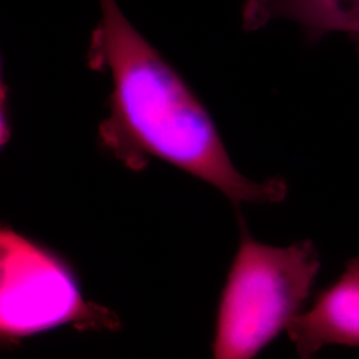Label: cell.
Listing matches in <instances>:
<instances>
[{
    "mask_svg": "<svg viewBox=\"0 0 359 359\" xmlns=\"http://www.w3.org/2000/svg\"><path fill=\"white\" fill-rule=\"evenodd\" d=\"M290 341L302 359L322 347H359V258L346 264L342 276L317 295L313 306L287 326Z\"/></svg>",
    "mask_w": 359,
    "mask_h": 359,
    "instance_id": "277c9868",
    "label": "cell"
},
{
    "mask_svg": "<svg viewBox=\"0 0 359 359\" xmlns=\"http://www.w3.org/2000/svg\"><path fill=\"white\" fill-rule=\"evenodd\" d=\"M320 269L311 241L285 248L262 244L241 222L218 304L213 359L256 358L299 314Z\"/></svg>",
    "mask_w": 359,
    "mask_h": 359,
    "instance_id": "7a4b0ae2",
    "label": "cell"
},
{
    "mask_svg": "<svg viewBox=\"0 0 359 359\" xmlns=\"http://www.w3.org/2000/svg\"><path fill=\"white\" fill-rule=\"evenodd\" d=\"M270 19L294 22L313 41L333 32L353 38L359 35V0H278Z\"/></svg>",
    "mask_w": 359,
    "mask_h": 359,
    "instance_id": "5b68a950",
    "label": "cell"
},
{
    "mask_svg": "<svg viewBox=\"0 0 359 359\" xmlns=\"http://www.w3.org/2000/svg\"><path fill=\"white\" fill-rule=\"evenodd\" d=\"M87 65L107 74L104 152L133 172L158 160L217 189L236 206L285 200L283 179H248L231 161L216 121L188 81L129 22L117 0H97Z\"/></svg>",
    "mask_w": 359,
    "mask_h": 359,
    "instance_id": "6da1fadb",
    "label": "cell"
},
{
    "mask_svg": "<svg viewBox=\"0 0 359 359\" xmlns=\"http://www.w3.org/2000/svg\"><path fill=\"white\" fill-rule=\"evenodd\" d=\"M351 40H353V41L355 43V46H357V48H358L359 51V35L358 36H353V38H351Z\"/></svg>",
    "mask_w": 359,
    "mask_h": 359,
    "instance_id": "52a82bcc",
    "label": "cell"
},
{
    "mask_svg": "<svg viewBox=\"0 0 359 359\" xmlns=\"http://www.w3.org/2000/svg\"><path fill=\"white\" fill-rule=\"evenodd\" d=\"M65 325L79 330L120 327L111 310L90 302L59 253L4 225L0 231V337L15 345Z\"/></svg>",
    "mask_w": 359,
    "mask_h": 359,
    "instance_id": "3957f363",
    "label": "cell"
},
{
    "mask_svg": "<svg viewBox=\"0 0 359 359\" xmlns=\"http://www.w3.org/2000/svg\"><path fill=\"white\" fill-rule=\"evenodd\" d=\"M278 0H244L243 1V28L246 31H257L268 26L271 19V10Z\"/></svg>",
    "mask_w": 359,
    "mask_h": 359,
    "instance_id": "8992f818",
    "label": "cell"
}]
</instances>
